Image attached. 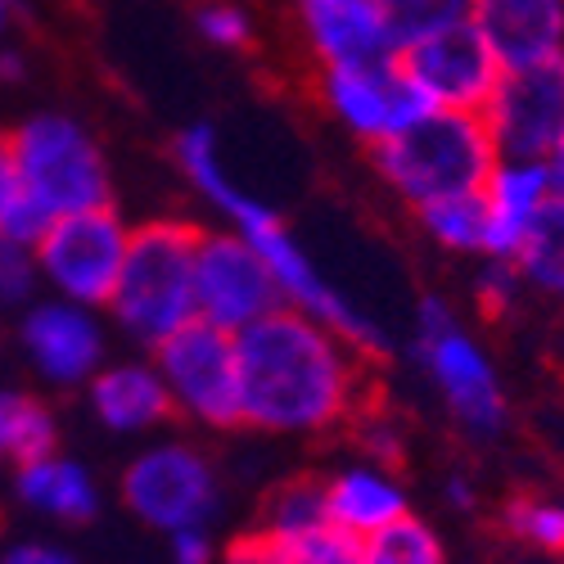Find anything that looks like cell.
<instances>
[{
    "label": "cell",
    "mask_w": 564,
    "mask_h": 564,
    "mask_svg": "<svg viewBox=\"0 0 564 564\" xmlns=\"http://www.w3.org/2000/svg\"><path fill=\"white\" fill-rule=\"evenodd\" d=\"M154 366L167 384V398L181 415L204 430H235L240 420V366H235V335L208 321L181 325L154 348Z\"/></svg>",
    "instance_id": "cell-9"
},
{
    "label": "cell",
    "mask_w": 564,
    "mask_h": 564,
    "mask_svg": "<svg viewBox=\"0 0 564 564\" xmlns=\"http://www.w3.org/2000/svg\"><path fill=\"white\" fill-rule=\"evenodd\" d=\"M542 163H546V181H551V195H555V199H564V140H560V145H555V150H551V154H546Z\"/></svg>",
    "instance_id": "cell-38"
},
{
    "label": "cell",
    "mask_w": 564,
    "mask_h": 564,
    "mask_svg": "<svg viewBox=\"0 0 564 564\" xmlns=\"http://www.w3.org/2000/svg\"><path fill=\"white\" fill-rule=\"evenodd\" d=\"M357 564H447V551L425 520L402 514L389 529L357 542Z\"/></svg>",
    "instance_id": "cell-25"
},
{
    "label": "cell",
    "mask_w": 564,
    "mask_h": 564,
    "mask_svg": "<svg viewBox=\"0 0 564 564\" xmlns=\"http://www.w3.org/2000/svg\"><path fill=\"white\" fill-rule=\"evenodd\" d=\"M36 253L32 245H19V240H6L0 235V307H28L32 294H36Z\"/></svg>",
    "instance_id": "cell-33"
},
{
    "label": "cell",
    "mask_w": 564,
    "mask_h": 564,
    "mask_svg": "<svg viewBox=\"0 0 564 564\" xmlns=\"http://www.w3.org/2000/svg\"><path fill=\"white\" fill-rule=\"evenodd\" d=\"M475 0H384V14L393 23V36H398V51L420 36H434L443 28H456L469 19Z\"/></svg>",
    "instance_id": "cell-29"
},
{
    "label": "cell",
    "mask_w": 564,
    "mask_h": 564,
    "mask_svg": "<svg viewBox=\"0 0 564 564\" xmlns=\"http://www.w3.org/2000/svg\"><path fill=\"white\" fill-rule=\"evenodd\" d=\"M415 221L430 240L456 258H484V240H488V213H484V195H452V199H434L425 208H415Z\"/></svg>",
    "instance_id": "cell-24"
},
{
    "label": "cell",
    "mask_w": 564,
    "mask_h": 564,
    "mask_svg": "<svg viewBox=\"0 0 564 564\" xmlns=\"http://www.w3.org/2000/svg\"><path fill=\"white\" fill-rule=\"evenodd\" d=\"M127 245H131V226L113 204H105V208L51 217L32 253H36L41 280L55 290V299L100 312L118 290Z\"/></svg>",
    "instance_id": "cell-7"
},
{
    "label": "cell",
    "mask_w": 564,
    "mask_h": 564,
    "mask_svg": "<svg viewBox=\"0 0 564 564\" xmlns=\"http://www.w3.org/2000/svg\"><path fill=\"white\" fill-rule=\"evenodd\" d=\"M479 195H484V213H488L484 258H514L533 217L555 199L542 159H497Z\"/></svg>",
    "instance_id": "cell-18"
},
{
    "label": "cell",
    "mask_w": 564,
    "mask_h": 564,
    "mask_svg": "<svg viewBox=\"0 0 564 564\" xmlns=\"http://www.w3.org/2000/svg\"><path fill=\"white\" fill-rule=\"evenodd\" d=\"M41 230H45V213L28 199L10 154V131H0V235L19 245H36Z\"/></svg>",
    "instance_id": "cell-28"
},
{
    "label": "cell",
    "mask_w": 564,
    "mask_h": 564,
    "mask_svg": "<svg viewBox=\"0 0 564 564\" xmlns=\"http://www.w3.org/2000/svg\"><path fill=\"white\" fill-rule=\"evenodd\" d=\"M325 514H330L335 529H344L348 538L361 542L411 510H406V488L398 484L393 469L357 460V465H344L339 475L325 484Z\"/></svg>",
    "instance_id": "cell-19"
},
{
    "label": "cell",
    "mask_w": 564,
    "mask_h": 564,
    "mask_svg": "<svg viewBox=\"0 0 564 564\" xmlns=\"http://www.w3.org/2000/svg\"><path fill=\"white\" fill-rule=\"evenodd\" d=\"M10 154L28 199L51 217L113 204V172L96 131L64 109L28 113L10 131Z\"/></svg>",
    "instance_id": "cell-6"
},
{
    "label": "cell",
    "mask_w": 564,
    "mask_h": 564,
    "mask_svg": "<svg viewBox=\"0 0 564 564\" xmlns=\"http://www.w3.org/2000/svg\"><path fill=\"white\" fill-rule=\"evenodd\" d=\"M529 294L520 267L510 258H479V271H475V303L488 312V316H510L520 307V299Z\"/></svg>",
    "instance_id": "cell-31"
},
{
    "label": "cell",
    "mask_w": 564,
    "mask_h": 564,
    "mask_svg": "<svg viewBox=\"0 0 564 564\" xmlns=\"http://www.w3.org/2000/svg\"><path fill=\"white\" fill-rule=\"evenodd\" d=\"M122 501L135 520L172 538L181 529H208L221 488L213 460L195 443L167 438L131 456V465L122 469Z\"/></svg>",
    "instance_id": "cell-8"
},
{
    "label": "cell",
    "mask_w": 564,
    "mask_h": 564,
    "mask_svg": "<svg viewBox=\"0 0 564 564\" xmlns=\"http://www.w3.org/2000/svg\"><path fill=\"white\" fill-rule=\"evenodd\" d=\"M510 262L520 267L529 294H542L551 303H564V199H551L533 217L524 245L514 249Z\"/></svg>",
    "instance_id": "cell-23"
},
{
    "label": "cell",
    "mask_w": 564,
    "mask_h": 564,
    "mask_svg": "<svg viewBox=\"0 0 564 564\" xmlns=\"http://www.w3.org/2000/svg\"><path fill=\"white\" fill-rule=\"evenodd\" d=\"M172 560L176 564H213V542L204 529H181L172 533Z\"/></svg>",
    "instance_id": "cell-34"
},
{
    "label": "cell",
    "mask_w": 564,
    "mask_h": 564,
    "mask_svg": "<svg viewBox=\"0 0 564 564\" xmlns=\"http://www.w3.org/2000/svg\"><path fill=\"white\" fill-rule=\"evenodd\" d=\"M294 19L316 68L398 55L384 0H294Z\"/></svg>",
    "instance_id": "cell-15"
},
{
    "label": "cell",
    "mask_w": 564,
    "mask_h": 564,
    "mask_svg": "<svg viewBox=\"0 0 564 564\" xmlns=\"http://www.w3.org/2000/svg\"><path fill=\"white\" fill-rule=\"evenodd\" d=\"M195 32L204 45H213V51L240 55L253 45V14L240 6V0H199Z\"/></svg>",
    "instance_id": "cell-30"
},
{
    "label": "cell",
    "mask_w": 564,
    "mask_h": 564,
    "mask_svg": "<svg viewBox=\"0 0 564 564\" xmlns=\"http://www.w3.org/2000/svg\"><path fill=\"white\" fill-rule=\"evenodd\" d=\"M19 344L28 366L55 389H77L105 366L100 316L68 299H32L19 316Z\"/></svg>",
    "instance_id": "cell-14"
},
{
    "label": "cell",
    "mask_w": 564,
    "mask_h": 564,
    "mask_svg": "<svg viewBox=\"0 0 564 564\" xmlns=\"http://www.w3.org/2000/svg\"><path fill=\"white\" fill-rule=\"evenodd\" d=\"M366 361L321 321L275 307L235 335L240 420L290 438L344 430L366 411Z\"/></svg>",
    "instance_id": "cell-1"
},
{
    "label": "cell",
    "mask_w": 564,
    "mask_h": 564,
    "mask_svg": "<svg viewBox=\"0 0 564 564\" xmlns=\"http://www.w3.org/2000/svg\"><path fill=\"white\" fill-rule=\"evenodd\" d=\"M443 501H447L452 510H475V501H479V488L469 484L465 475H447V484H443Z\"/></svg>",
    "instance_id": "cell-36"
},
{
    "label": "cell",
    "mask_w": 564,
    "mask_h": 564,
    "mask_svg": "<svg viewBox=\"0 0 564 564\" xmlns=\"http://www.w3.org/2000/svg\"><path fill=\"white\" fill-rule=\"evenodd\" d=\"M411 361L438 389L443 411L456 420V430L469 438H497L510 420L506 384L497 375L492 352L479 335L465 330L460 312L443 294H425L411 316Z\"/></svg>",
    "instance_id": "cell-5"
},
{
    "label": "cell",
    "mask_w": 564,
    "mask_h": 564,
    "mask_svg": "<svg viewBox=\"0 0 564 564\" xmlns=\"http://www.w3.org/2000/svg\"><path fill=\"white\" fill-rule=\"evenodd\" d=\"M370 163L375 176L384 181V191L415 213L434 199L484 191L497 150L479 113L430 109L398 135H389L384 145H375Z\"/></svg>",
    "instance_id": "cell-3"
},
{
    "label": "cell",
    "mask_w": 564,
    "mask_h": 564,
    "mask_svg": "<svg viewBox=\"0 0 564 564\" xmlns=\"http://www.w3.org/2000/svg\"><path fill=\"white\" fill-rule=\"evenodd\" d=\"M0 564H77V560L59 546H45V542H19L0 555Z\"/></svg>",
    "instance_id": "cell-35"
},
{
    "label": "cell",
    "mask_w": 564,
    "mask_h": 564,
    "mask_svg": "<svg viewBox=\"0 0 564 564\" xmlns=\"http://www.w3.org/2000/svg\"><path fill=\"white\" fill-rule=\"evenodd\" d=\"M14 492L28 510L45 514V520H59V524H86L100 510V488L90 479V469L59 452L19 465Z\"/></svg>",
    "instance_id": "cell-20"
},
{
    "label": "cell",
    "mask_w": 564,
    "mask_h": 564,
    "mask_svg": "<svg viewBox=\"0 0 564 564\" xmlns=\"http://www.w3.org/2000/svg\"><path fill=\"white\" fill-rule=\"evenodd\" d=\"M221 564H357V538H348L335 524H321L299 538H275L253 529L226 546Z\"/></svg>",
    "instance_id": "cell-21"
},
{
    "label": "cell",
    "mask_w": 564,
    "mask_h": 564,
    "mask_svg": "<svg viewBox=\"0 0 564 564\" xmlns=\"http://www.w3.org/2000/svg\"><path fill=\"white\" fill-rule=\"evenodd\" d=\"M55 447H59L55 411L23 389H0V460L19 469L36 456H51Z\"/></svg>",
    "instance_id": "cell-22"
},
{
    "label": "cell",
    "mask_w": 564,
    "mask_h": 564,
    "mask_svg": "<svg viewBox=\"0 0 564 564\" xmlns=\"http://www.w3.org/2000/svg\"><path fill=\"white\" fill-rule=\"evenodd\" d=\"M321 524H330V514H325V484L290 479V484H280L267 497V510H262L258 529L275 533V538H299V533H312Z\"/></svg>",
    "instance_id": "cell-26"
},
{
    "label": "cell",
    "mask_w": 564,
    "mask_h": 564,
    "mask_svg": "<svg viewBox=\"0 0 564 564\" xmlns=\"http://www.w3.org/2000/svg\"><path fill=\"white\" fill-rule=\"evenodd\" d=\"M469 23L488 41L501 73L564 59V0H475Z\"/></svg>",
    "instance_id": "cell-16"
},
{
    "label": "cell",
    "mask_w": 564,
    "mask_h": 564,
    "mask_svg": "<svg viewBox=\"0 0 564 564\" xmlns=\"http://www.w3.org/2000/svg\"><path fill=\"white\" fill-rule=\"evenodd\" d=\"M352 438L361 447V460L370 465H384V469H398L402 456H406V434L393 415H380V411H361L352 420Z\"/></svg>",
    "instance_id": "cell-32"
},
{
    "label": "cell",
    "mask_w": 564,
    "mask_h": 564,
    "mask_svg": "<svg viewBox=\"0 0 564 564\" xmlns=\"http://www.w3.org/2000/svg\"><path fill=\"white\" fill-rule=\"evenodd\" d=\"M501 524L514 542H524L529 551L542 555H564V497H542L524 492L501 510Z\"/></svg>",
    "instance_id": "cell-27"
},
{
    "label": "cell",
    "mask_w": 564,
    "mask_h": 564,
    "mask_svg": "<svg viewBox=\"0 0 564 564\" xmlns=\"http://www.w3.org/2000/svg\"><path fill=\"white\" fill-rule=\"evenodd\" d=\"M172 159L181 167V176L191 181V191L226 217L230 230H240L245 240L258 249V258L267 262L275 290H280V303L321 321L325 330H335L344 344H352L361 357H384L389 352V335L384 325L375 321L366 307H357L330 275H325L307 245L299 240V235L285 226V217H280L267 199L249 195L240 181L230 176L226 159H221V135L217 127L208 122H191L181 127L176 140H172Z\"/></svg>",
    "instance_id": "cell-2"
},
{
    "label": "cell",
    "mask_w": 564,
    "mask_h": 564,
    "mask_svg": "<svg viewBox=\"0 0 564 564\" xmlns=\"http://www.w3.org/2000/svg\"><path fill=\"white\" fill-rule=\"evenodd\" d=\"M406 77L425 96L430 109H456V113H479L501 77V64L492 59L488 41L475 23H456L434 36H420L398 51Z\"/></svg>",
    "instance_id": "cell-13"
},
{
    "label": "cell",
    "mask_w": 564,
    "mask_h": 564,
    "mask_svg": "<svg viewBox=\"0 0 564 564\" xmlns=\"http://www.w3.org/2000/svg\"><path fill=\"white\" fill-rule=\"evenodd\" d=\"M199 226L181 217H154L131 226V245L122 258L118 290L109 299L113 325L145 348H159L181 325H191L195 312V253Z\"/></svg>",
    "instance_id": "cell-4"
},
{
    "label": "cell",
    "mask_w": 564,
    "mask_h": 564,
    "mask_svg": "<svg viewBox=\"0 0 564 564\" xmlns=\"http://www.w3.org/2000/svg\"><path fill=\"white\" fill-rule=\"evenodd\" d=\"M19 23H23V0H0V45Z\"/></svg>",
    "instance_id": "cell-39"
},
{
    "label": "cell",
    "mask_w": 564,
    "mask_h": 564,
    "mask_svg": "<svg viewBox=\"0 0 564 564\" xmlns=\"http://www.w3.org/2000/svg\"><path fill=\"white\" fill-rule=\"evenodd\" d=\"M23 73H28L23 51H14V45H0V82H23Z\"/></svg>",
    "instance_id": "cell-37"
},
{
    "label": "cell",
    "mask_w": 564,
    "mask_h": 564,
    "mask_svg": "<svg viewBox=\"0 0 564 564\" xmlns=\"http://www.w3.org/2000/svg\"><path fill=\"white\" fill-rule=\"evenodd\" d=\"M479 118L497 159H546L564 140V59L501 73Z\"/></svg>",
    "instance_id": "cell-12"
},
{
    "label": "cell",
    "mask_w": 564,
    "mask_h": 564,
    "mask_svg": "<svg viewBox=\"0 0 564 564\" xmlns=\"http://www.w3.org/2000/svg\"><path fill=\"white\" fill-rule=\"evenodd\" d=\"M285 307L280 290L258 258V249L240 230H204L195 253V312L199 321L217 325L226 335H240L245 325L262 321L267 312Z\"/></svg>",
    "instance_id": "cell-11"
},
{
    "label": "cell",
    "mask_w": 564,
    "mask_h": 564,
    "mask_svg": "<svg viewBox=\"0 0 564 564\" xmlns=\"http://www.w3.org/2000/svg\"><path fill=\"white\" fill-rule=\"evenodd\" d=\"M316 100L366 150L384 145L420 113H430L425 96L415 90L398 55L316 68Z\"/></svg>",
    "instance_id": "cell-10"
},
{
    "label": "cell",
    "mask_w": 564,
    "mask_h": 564,
    "mask_svg": "<svg viewBox=\"0 0 564 564\" xmlns=\"http://www.w3.org/2000/svg\"><path fill=\"white\" fill-rule=\"evenodd\" d=\"M86 402L109 434H150L176 411L154 361H105L86 380Z\"/></svg>",
    "instance_id": "cell-17"
}]
</instances>
